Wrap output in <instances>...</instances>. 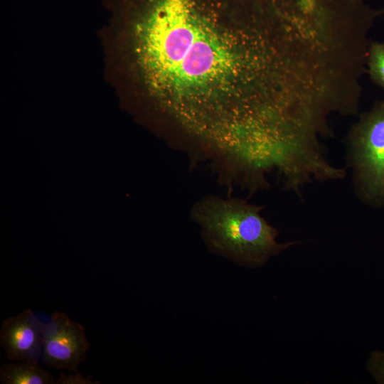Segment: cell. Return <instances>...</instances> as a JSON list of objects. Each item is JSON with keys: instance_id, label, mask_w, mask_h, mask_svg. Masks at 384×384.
Here are the masks:
<instances>
[{"instance_id": "obj_1", "label": "cell", "mask_w": 384, "mask_h": 384, "mask_svg": "<svg viewBox=\"0 0 384 384\" xmlns=\"http://www.w3.org/2000/svg\"><path fill=\"white\" fill-rule=\"evenodd\" d=\"M143 30L144 65L157 86L191 93L233 75L237 58L231 46L194 18L186 0H160Z\"/></svg>"}, {"instance_id": "obj_2", "label": "cell", "mask_w": 384, "mask_h": 384, "mask_svg": "<svg viewBox=\"0 0 384 384\" xmlns=\"http://www.w3.org/2000/svg\"><path fill=\"white\" fill-rule=\"evenodd\" d=\"M263 207L209 194L193 204L191 218L208 247L240 265L256 267L294 245L279 243V231L261 215Z\"/></svg>"}, {"instance_id": "obj_3", "label": "cell", "mask_w": 384, "mask_h": 384, "mask_svg": "<svg viewBox=\"0 0 384 384\" xmlns=\"http://www.w3.org/2000/svg\"><path fill=\"white\" fill-rule=\"evenodd\" d=\"M347 161L358 198L374 208L384 207V100L352 125L346 137Z\"/></svg>"}, {"instance_id": "obj_4", "label": "cell", "mask_w": 384, "mask_h": 384, "mask_svg": "<svg viewBox=\"0 0 384 384\" xmlns=\"http://www.w3.org/2000/svg\"><path fill=\"white\" fill-rule=\"evenodd\" d=\"M41 332L42 361L52 368L78 372L90 348L85 327L66 314L57 311L51 315L49 322L42 324Z\"/></svg>"}, {"instance_id": "obj_5", "label": "cell", "mask_w": 384, "mask_h": 384, "mask_svg": "<svg viewBox=\"0 0 384 384\" xmlns=\"http://www.w3.org/2000/svg\"><path fill=\"white\" fill-rule=\"evenodd\" d=\"M42 324L31 309L2 322L0 343L8 359L38 363L43 348Z\"/></svg>"}, {"instance_id": "obj_6", "label": "cell", "mask_w": 384, "mask_h": 384, "mask_svg": "<svg viewBox=\"0 0 384 384\" xmlns=\"http://www.w3.org/2000/svg\"><path fill=\"white\" fill-rule=\"evenodd\" d=\"M0 381L3 384H54L52 374L38 363L19 362L6 363L0 369Z\"/></svg>"}, {"instance_id": "obj_7", "label": "cell", "mask_w": 384, "mask_h": 384, "mask_svg": "<svg viewBox=\"0 0 384 384\" xmlns=\"http://www.w3.org/2000/svg\"><path fill=\"white\" fill-rule=\"evenodd\" d=\"M367 63L370 80L384 90V43L370 44Z\"/></svg>"}, {"instance_id": "obj_8", "label": "cell", "mask_w": 384, "mask_h": 384, "mask_svg": "<svg viewBox=\"0 0 384 384\" xmlns=\"http://www.w3.org/2000/svg\"><path fill=\"white\" fill-rule=\"evenodd\" d=\"M367 367L377 383L384 384V351H373L368 361Z\"/></svg>"}, {"instance_id": "obj_9", "label": "cell", "mask_w": 384, "mask_h": 384, "mask_svg": "<svg viewBox=\"0 0 384 384\" xmlns=\"http://www.w3.org/2000/svg\"><path fill=\"white\" fill-rule=\"evenodd\" d=\"M93 376L90 375L84 376L81 373L76 372L75 374L65 375L60 373V376L56 380L57 384H95L100 383L99 381L93 382Z\"/></svg>"}]
</instances>
